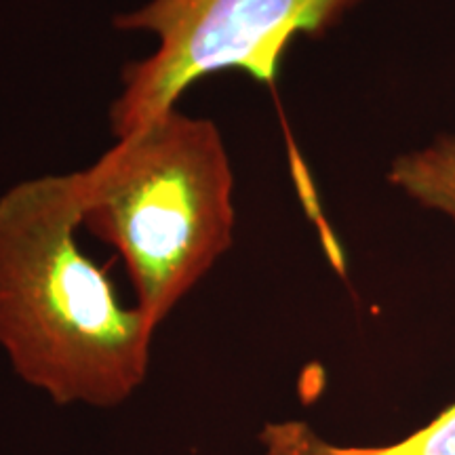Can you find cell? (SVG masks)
I'll use <instances>...</instances> for the list:
<instances>
[{
  "mask_svg": "<svg viewBox=\"0 0 455 455\" xmlns=\"http://www.w3.org/2000/svg\"><path fill=\"white\" fill-rule=\"evenodd\" d=\"M358 0H150L114 17L118 30L155 34L158 47L124 66L110 106L116 140L178 106L188 87L209 74L241 70L272 84L289 43L318 36Z\"/></svg>",
  "mask_w": 455,
  "mask_h": 455,
  "instance_id": "3957f363",
  "label": "cell"
},
{
  "mask_svg": "<svg viewBox=\"0 0 455 455\" xmlns=\"http://www.w3.org/2000/svg\"><path fill=\"white\" fill-rule=\"evenodd\" d=\"M76 173L0 196V346L57 405L116 407L146 379L156 329L81 251Z\"/></svg>",
  "mask_w": 455,
  "mask_h": 455,
  "instance_id": "6da1fadb",
  "label": "cell"
},
{
  "mask_svg": "<svg viewBox=\"0 0 455 455\" xmlns=\"http://www.w3.org/2000/svg\"><path fill=\"white\" fill-rule=\"evenodd\" d=\"M266 455H455V403L405 439L382 447H341L306 422L268 424L259 436Z\"/></svg>",
  "mask_w": 455,
  "mask_h": 455,
  "instance_id": "277c9868",
  "label": "cell"
},
{
  "mask_svg": "<svg viewBox=\"0 0 455 455\" xmlns=\"http://www.w3.org/2000/svg\"><path fill=\"white\" fill-rule=\"evenodd\" d=\"M390 184L455 221V138H441L392 164Z\"/></svg>",
  "mask_w": 455,
  "mask_h": 455,
  "instance_id": "5b68a950",
  "label": "cell"
},
{
  "mask_svg": "<svg viewBox=\"0 0 455 455\" xmlns=\"http://www.w3.org/2000/svg\"><path fill=\"white\" fill-rule=\"evenodd\" d=\"M81 226L121 255L158 327L235 241V175L220 129L178 106L78 171Z\"/></svg>",
  "mask_w": 455,
  "mask_h": 455,
  "instance_id": "7a4b0ae2",
  "label": "cell"
}]
</instances>
